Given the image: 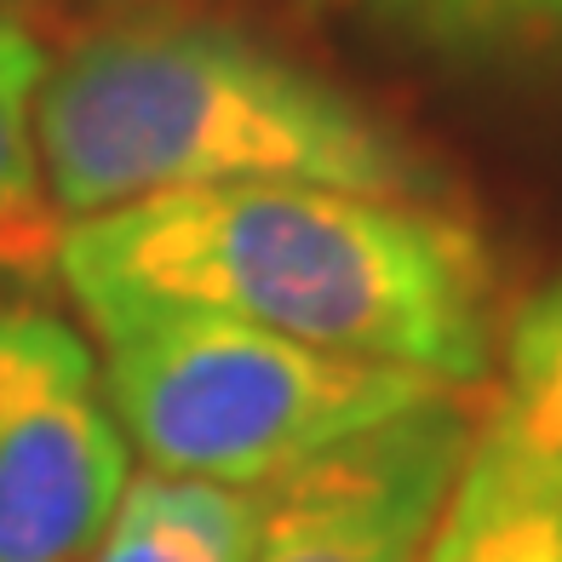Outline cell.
<instances>
[{
  "mask_svg": "<svg viewBox=\"0 0 562 562\" xmlns=\"http://www.w3.org/2000/svg\"><path fill=\"white\" fill-rule=\"evenodd\" d=\"M35 156L58 218L167 190L322 184L442 201L448 178L356 92L207 18H115L46 58Z\"/></svg>",
  "mask_w": 562,
  "mask_h": 562,
  "instance_id": "cell-2",
  "label": "cell"
},
{
  "mask_svg": "<svg viewBox=\"0 0 562 562\" xmlns=\"http://www.w3.org/2000/svg\"><path fill=\"white\" fill-rule=\"evenodd\" d=\"M471 430V391H448L270 482L252 562H414Z\"/></svg>",
  "mask_w": 562,
  "mask_h": 562,
  "instance_id": "cell-5",
  "label": "cell"
},
{
  "mask_svg": "<svg viewBox=\"0 0 562 562\" xmlns=\"http://www.w3.org/2000/svg\"><path fill=\"white\" fill-rule=\"evenodd\" d=\"M46 75V53L23 23L0 18V270L41 281L58 276L64 218L46 201L41 156H35V92Z\"/></svg>",
  "mask_w": 562,
  "mask_h": 562,
  "instance_id": "cell-8",
  "label": "cell"
},
{
  "mask_svg": "<svg viewBox=\"0 0 562 562\" xmlns=\"http://www.w3.org/2000/svg\"><path fill=\"white\" fill-rule=\"evenodd\" d=\"M126 476L92 345L46 304H0V562H92Z\"/></svg>",
  "mask_w": 562,
  "mask_h": 562,
  "instance_id": "cell-4",
  "label": "cell"
},
{
  "mask_svg": "<svg viewBox=\"0 0 562 562\" xmlns=\"http://www.w3.org/2000/svg\"><path fill=\"white\" fill-rule=\"evenodd\" d=\"M499 402L488 419L533 448L540 459L562 465V270L533 288L510 322H499Z\"/></svg>",
  "mask_w": 562,
  "mask_h": 562,
  "instance_id": "cell-10",
  "label": "cell"
},
{
  "mask_svg": "<svg viewBox=\"0 0 562 562\" xmlns=\"http://www.w3.org/2000/svg\"><path fill=\"white\" fill-rule=\"evenodd\" d=\"M265 522V488L138 471L92 562H252Z\"/></svg>",
  "mask_w": 562,
  "mask_h": 562,
  "instance_id": "cell-7",
  "label": "cell"
},
{
  "mask_svg": "<svg viewBox=\"0 0 562 562\" xmlns=\"http://www.w3.org/2000/svg\"><path fill=\"white\" fill-rule=\"evenodd\" d=\"M414 562H562V465L476 414Z\"/></svg>",
  "mask_w": 562,
  "mask_h": 562,
  "instance_id": "cell-6",
  "label": "cell"
},
{
  "mask_svg": "<svg viewBox=\"0 0 562 562\" xmlns=\"http://www.w3.org/2000/svg\"><path fill=\"white\" fill-rule=\"evenodd\" d=\"M104 391L149 471L270 488L459 385L356 362L184 304H87Z\"/></svg>",
  "mask_w": 562,
  "mask_h": 562,
  "instance_id": "cell-3",
  "label": "cell"
},
{
  "mask_svg": "<svg viewBox=\"0 0 562 562\" xmlns=\"http://www.w3.org/2000/svg\"><path fill=\"white\" fill-rule=\"evenodd\" d=\"M58 281L87 304H184L476 391L499 350V276L442 201L322 184L167 190L69 218Z\"/></svg>",
  "mask_w": 562,
  "mask_h": 562,
  "instance_id": "cell-1",
  "label": "cell"
},
{
  "mask_svg": "<svg viewBox=\"0 0 562 562\" xmlns=\"http://www.w3.org/2000/svg\"><path fill=\"white\" fill-rule=\"evenodd\" d=\"M407 46L465 69H562V0H368Z\"/></svg>",
  "mask_w": 562,
  "mask_h": 562,
  "instance_id": "cell-9",
  "label": "cell"
}]
</instances>
